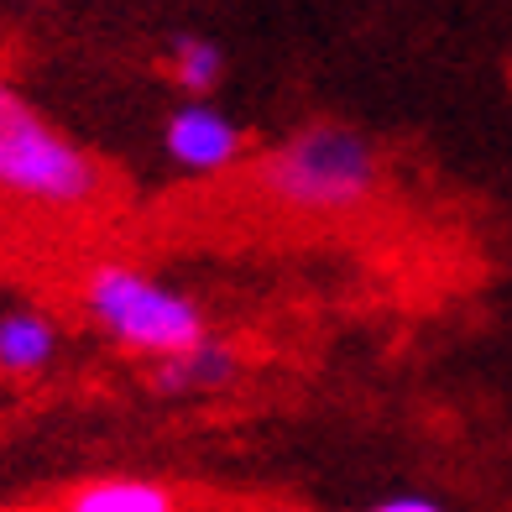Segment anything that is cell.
Here are the masks:
<instances>
[{"mask_svg": "<svg viewBox=\"0 0 512 512\" xmlns=\"http://www.w3.org/2000/svg\"><path fill=\"white\" fill-rule=\"evenodd\" d=\"M168 74L183 95H194V100L215 95L220 79H225V48L204 32H178L168 42Z\"/></svg>", "mask_w": 512, "mask_h": 512, "instance_id": "ba28073f", "label": "cell"}, {"mask_svg": "<svg viewBox=\"0 0 512 512\" xmlns=\"http://www.w3.org/2000/svg\"><path fill=\"white\" fill-rule=\"evenodd\" d=\"M256 194L293 215H356L382 189V152L345 121H314L256 157Z\"/></svg>", "mask_w": 512, "mask_h": 512, "instance_id": "6da1fadb", "label": "cell"}, {"mask_svg": "<svg viewBox=\"0 0 512 512\" xmlns=\"http://www.w3.org/2000/svg\"><path fill=\"white\" fill-rule=\"evenodd\" d=\"M79 304L115 351L142 356L147 366L209 335V314L189 293L131 262H95L79 283Z\"/></svg>", "mask_w": 512, "mask_h": 512, "instance_id": "3957f363", "label": "cell"}, {"mask_svg": "<svg viewBox=\"0 0 512 512\" xmlns=\"http://www.w3.org/2000/svg\"><path fill=\"white\" fill-rule=\"evenodd\" d=\"M63 330L42 309H6L0 314V371L6 377H42L58 361Z\"/></svg>", "mask_w": 512, "mask_h": 512, "instance_id": "8992f818", "label": "cell"}, {"mask_svg": "<svg viewBox=\"0 0 512 512\" xmlns=\"http://www.w3.org/2000/svg\"><path fill=\"white\" fill-rule=\"evenodd\" d=\"M0 199L48 215H84L105 199V168L16 79L0 74Z\"/></svg>", "mask_w": 512, "mask_h": 512, "instance_id": "7a4b0ae2", "label": "cell"}, {"mask_svg": "<svg viewBox=\"0 0 512 512\" xmlns=\"http://www.w3.org/2000/svg\"><path fill=\"white\" fill-rule=\"evenodd\" d=\"M58 512H178V492L147 476H100L74 486Z\"/></svg>", "mask_w": 512, "mask_h": 512, "instance_id": "52a82bcc", "label": "cell"}, {"mask_svg": "<svg viewBox=\"0 0 512 512\" xmlns=\"http://www.w3.org/2000/svg\"><path fill=\"white\" fill-rule=\"evenodd\" d=\"M162 152H168L183 173H225L241 162L246 131L225 105H215L209 95L204 100L189 95L183 105L168 110V121H162Z\"/></svg>", "mask_w": 512, "mask_h": 512, "instance_id": "277c9868", "label": "cell"}, {"mask_svg": "<svg viewBox=\"0 0 512 512\" xmlns=\"http://www.w3.org/2000/svg\"><path fill=\"white\" fill-rule=\"evenodd\" d=\"M241 371H246L241 351L209 330L189 351L152 361V392L157 398H173V403H199V398H215V392H230L241 382Z\"/></svg>", "mask_w": 512, "mask_h": 512, "instance_id": "5b68a950", "label": "cell"}, {"mask_svg": "<svg viewBox=\"0 0 512 512\" xmlns=\"http://www.w3.org/2000/svg\"><path fill=\"white\" fill-rule=\"evenodd\" d=\"M366 512H445L434 497H418V492H398V497H382V502H371Z\"/></svg>", "mask_w": 512, "mask_h": 512, "instance_id": "9c48e42d", "label": "cell"}]
</instances>
